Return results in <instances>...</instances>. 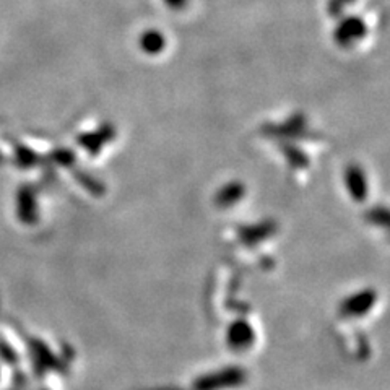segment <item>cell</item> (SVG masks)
Masks as SVG:
<instances>
[{"mask_svg":"<svg viewBox=\"0 0 390 390\" xmlns=\"http://www.w3.org/2000/svg\"><path fill=\"white\" fill-rule=\"evenodd\" d=\"M18 215L23 223L35 222V197L28 188L21 189L18 194Z\"/></svg>","mask_w":390,"mask_h":390,"instance_id":"obj_1","label":"cell"}]
</instances>
